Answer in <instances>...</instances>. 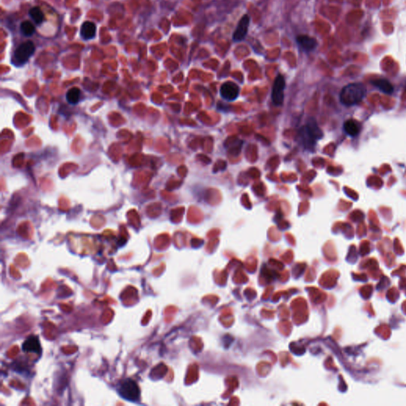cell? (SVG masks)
I'll use <instances>...</instances> for the list:
<instances>
[{"label":"cell","mask_w":406,"mask_h":406,"mask_svg":"<svg viewBox=\"0 0 406 406\" xmlns=\"http://www.w3.org/2000/svg\"><path fill=\"white\" fill-rule=\"evenodd\" d=\"M367 94L365 86L361 83H350L342 89L340 94L341 104L347 107L357 105L362 102Z\"/></svg>","instance_id":"obj_1"},{"label":"cell","mask_w":406,"mask_h":406,"mask_svg":"<svg viewBox=\"0 0 406 406\" xmlns=\"http://www.w3.org/2000/svg\"><path fill=\"white\" fill-rule=\"evenodd\" d=\"M35 46L32 41H28L21 44L14 53L11 62L15 66L19 67L24 65L34 54Z\"/></svg>","instance_id":"obj_4"},{"label":"cell","mask_w":406,"mask_h":406,"mask_svg":"<svg viewBox=\"0 0 406 406\" xmlns=\"http://www.w3.org/2000/svg\"><path fill=\"white\" fill-rule=\"evenodd\" d=\"M285 87H286V82H285L284 77L282 75H279L275 79L273 88H272V102L275 106H281L283 104Z\"/></svg>","instance_id":"obj_5"},{"label":"cell","mask_w":406,"mask_h":406,"mask_svg":"<svg viewBox=\"0 0 406 406\" xmlns=\"http://www.w3.org/2000/svg\"><path fill=\"white\" fill-rule=\"evenodd\" d=\"M249 23L250 19L248 15H245L242 17L234 33H233V41H241L242 40H244V37L247 35Z\"/></svg>","instance_id":"obj_7"},{"label":"cell","mask_w":406,"mask_h":406,"mask_svg":"<svg viewBox=\"0 0 406 406\" xmlns=\"http://www.w3.org/2000/svg\"><path fill=\"white\" fill-rule=\"evenodd\" d=\"M343 129L349 136L356 137L361 131V125L354 119H348L343 124Z\"/></svg>","instance_id":"obj_10"},{"label":"cell","mask_w":406,"mask_h":406,"mask_svg":"<svg viewBox=\"0 0 406 406\" xmlns=\"http://www.w3.org/2000/svg\"><path fill=\"white\" fill-rule=\"evenodd\" d=\"M22 349L25 352L41 354V346L39 338L36 336H29L22 344Z\"/></svg>","instance_id":"obj_8"},{"label":"cell","mask_w":406,"mask_h":406,"mask_svg":"<svg viewBox=\"0 0 406 406\" xmlns=\"http://www.w3.org/2000/svg\"><path fill=\"white\" fill-rule=\"evenodd\" d=\"M20 30L23 35L30 37L35 32V27L30 21H25L21 23Z\"/></svg>","instance_id":"obj_14"},{"label":"cell","mask_w":406,"mask_h":406,"mask_svg":"<svg viewBox=\"0 0 406 406\" xmlns=\"http://www.w3.org/2000/svg\"><path fill=\"white\" fill-rule=\"evenodd\" d=\"M30 16L37 24H41L44 21V15L40 8L35 7L30 10Z\"/></svg>","instance_id":"obj_15"},{"label":"cell","mask_w":406,"mask_h":406,"mask_svg":"<svg viewBox=\"0 0 406 406\" xmlns=\"http://www.w3.org/2000/svg\"><path fill=\"white\" fill-rule=\"evenodd\" d=\"M82 37L85 40L92 39L96 34V26L91 22H85L83 23L80 30Z\"/></svg>","instance_id":"obj_11"},{"label":"cell","mask_w":406,"mask_h":406,"mask_svg":"<svg viewBox=\"0 0 406 406\" xmlns=\"http://www.w3.org/2000/svg\"><path fill=\"white\" fill-rule=\"evenodd\" d=\"M296 40H297V43L298 45L304 51H307V52L312 51L318 45L317 40L314 37H310V36L301 34V35L297 36Z\"/></svg>","instance_id":"obj_9"},{"label":"cell","mask_w":406,"mask_h":406,"mask_svg":"<svg viewBox=\"0 0 406 406\" xmlns=\"http://www.w3.org/2000/svg\"><path fill=\"white\" fill-rule=\"evenodd\" d=\"M322 132L316 123H309L300 130L301 144L307 148H314L316 141L322 137Z\"/></svg>","instance_id":"obj_2"},{"label":"cell","mask_w":406,"mask_h":406,"mask_svg":"<svg viewBox=\"0 0 406 406\" xmlns=\"http://www.w3.org/2000/svg\"><path fill=\"white\" fill-rule=\"evenodd\" d=\"M117 390L122 398L129 401H136L140 398V388L137 382L131 379L121 381L117 386Z\"/></svg>","instance_id":"obj_3"},{"label":"cell","mask_w":406,"mask_h":406,"mask_svg":"<svg viewBox=\"0 0 406 406\" xmlns=\"http://www.w3.org/2000/svg\"><path fill=\"white\" fill-rule=\"evenodd\" d=\"M240 87L233 82H225L220 89V94L222 98L227 101H233L239 95Z\"/></svg>","instance_id":"obj_6"},{"label":"cell","mask_w":406,"mask_h":406,"mask_svg":"<svg viewBox=\"0 0 406 406\" xmlns=\"http://www.w3.org/2000/svg\"><path fill=\"white\" fill-rule=\"evenodd\" d=\"M372 83L377 88H379L380 91H382L385 94H391L393 92V85L387 80L379 79V80H375Z\"/></svg>","instance_id":"obj_12"},{"label":"cell","mask_w":406,"mask_h":406,"mask_svg":"<svg viewBox=\"0 0 406 406\" xmlns=\"http://www.w3.org/2000/svg\"><path fill=\"white\" fill-rule=\"evenodd\" d=\"M80 90L77 87H73L70 89L66 94L67 101L69 102V104L75 105L77 104L80 99Z\"/></svg>","instance_id":"obj_13"}]
</instances>
